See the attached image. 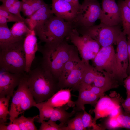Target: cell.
<instances>
[{
	"label": "cell",
	"instance_id": "1",
	"mask_svg": "<svg viewBox=\"0 0 130 130\" xmlns=\"http://www.w3.org/2000/svg\"><path fill=\"white\" fill-rule=\"evenodd\" d=\"M29 88L36 103L47 100L60 90L58 81L41 64L26 73Z\"/></svg>",
	"mask_w": 130,
	"mask_h": 130
},
{
	"label": "cell",
	"instance_id": "2",
	"mask_svg": "<svg viewBox=\"0 0 130 130\" xmlns=\"http://www.w3.org/2000/svg\"><path fill=\"white\" fill-rule=\"evenodd\" d=\"M76 48L65 39L57 44L45 43L43 46H39L38 51L42 56L41 64L58 81L65 65Z\"/></svg>",
	"mask_w": 130,
	"mask_h": 130
},
{
	"label": "cell",
	"instance_id": "3",
	"mask_svg": "<svg viewBox=\"0 0 130 130\" xmlns=\"http://www.w3.org/2000/svg\"><path fill=\"white\" fill-rule=\"evenodd\" d=\"M74 28L72 23L53 14L44 23L34 29L41 42L57 44L62 42Z\"/></svg>",
	"mask_w": 130,
	"mask_h": 130
},
{
	"label": "cell",
	"instance_id": "4",
	"mask_svg": "<svg viewBox=\"0 0 130 130\" xmlns=\"http://www.w3.org/2000/svg\"><path fill=\"white\" fill-rule=\"evenodd\" d=\"M24 41L21 40L0 48V71L16 74L26 73Z\"/></svg>",
	"mask_w": 130,
	"mask_h": 130
},
{
	"label": "cell",
	"instance_id": "5",
	"mask_svg": "<svg viewBox=\"0 0 130 130\" xmlns=\"http://www.w3.org/2000/svg\"><path fill=\"white\" fill-rule=\"evenodd\" d=\"M89 64H85L77 56H72L65 65L58 80L60 89L70 88L78 91L84 73Z\"/></svg>",
	"mask_w": 130,
	"mask_h": 130
},
{
	"label": "cell",
	"instance_id": "6",
	"mask_svg": "<svg viewBox=\"0 0 130 130\" xmlns=\"http://www.w3.org/2000/svg\"><path fill=\"white\" fill-rule=\"evenodd\" d=\"M25 74L12 97L9 124L26 110L35 106L36 103L29 88Z\"/></svg>",
	"mask_w": 130,
	"mask_h": 130
},
{
	"label": "cell",
	"instance_id": "7",
	"mask_svg": "<svg viewBox=\"0 0 130 130\" xmlns=\"http://www.w3.org/2000/svg\"><path fill=\"white\" fill-rule=\"evenodd\" d=\"M121 25L110 26L101 23L98 25L76 29L79 34L88 35L96 41L101 47L116 43L122 30Z\"/></svg>",
	"mask_w": 130,
	"mask_h": 130
},
{
	"label": "cell",
	"instance_id": "8",
	"mask_svg": "<svg viewBox=\"0 0 130 130\" xmlns=\"http://www.w3.org/2000/svg\"><path fill=\"white\" fill-rule=\"evenodd\" d=\"M80 34L74 28L66 37L76 47L79 52L82 61L86 65L89 64V61L95 57L100 48L99 43L90 36Z\"/></svg>",
	"mask_w": 130,
	"mask_h": 130
},
{
	"label": "cell",
	"instance_id": "9",
	"mask_svg": "<svg viewBox=\"0 0 130 130\" xmlns=\"http://www.w3.org/2000/svg\"><path fill=\"white\" fill-rule=\"evenodd\" d=\"M101 8L97 0H84L72 23L74 28L88 27L101 18Z\"/></svg>",
	"mask_w": 130,
	"mask_h": 130
},
{
	"label": "cell",
	"instance_id": "10",
	"mask_svg": "<svg viewBox=\"0 0 130 130\" xmlns=\"http://www.w3.org/2000/svg\"><path fill=\"white\" fill-rule=\"evenodd\" d=\"M92 61V66L97 71L101 72L105 71L118 81L116 54L112 45L101 47Z\"/></svg>",
	"mask_w": 130,
	"mask_h": 130
},
{
	"label": "cell",
	"instance_id": "11",
	"mask_svg": "<svg viewBox=\"0 0 130 130\" xmlns=\"http://www.w3.org/2000/svg\"><path fill=\"white\" fill-rule=\"evenodd\" d=\"M124 100L115 91L111 92L109 96L104 94L101 96L93 110L94 120L96 121L100 118L113 116L121 109L120 104Z\"/></svg>",
	"mask_w": 130,
	"mask_h": 130
},
{
	"label": "cell",
	"instance_id": "12",
	"mask_svg": "<svg viewBox=\"0 0 130 130\" xmlns=\"http://www.w3.org/2000/svg\"><path fill=\"white\" fill-rule=\"evenodd\" d=\"M117 45L116 53L118 70L117 80L120 85L124 84V79L128 76L127 70L129 65L126 35L122 31L116 42Z\"/></svg>",
	"mask_w": 130,
	"mask_h": 130
},
{
	"label": "cell",
	"instance_id": "13",
	"mask_svg": "<svg viewBox=\"0 0 130 130\" xmlns=\"http://www.w3.org/2000/svg\"><path fill=\"white\" fill-rule=\"evenodd\" d=\"M101 23L110 26L122 24L120 10L115 0H102Z\"/></svg>",
	"mask_w": 130,
	"mask_h": 130
},
{
	"label": "cell",
	"instance_id": "14",
	"mask_svg": "<svg viewBox=\"0 0 130 130\" xmlns=\"http://www.w3.org/2000/svg\"><path fill=\"white\" fill-rule=\"evenodd\" d=\"M25 73L16 74L0 71V97L7 96L12 97L14 89L19 85Z\"/></svg>",
	"mask_w": 130,
	"mask_h": 130
},
{
	"label": "cell",
	"instance_id": "15",
	"mask_svg": "<svg viewBox=\"0 0 130 130\" xmlns=\"http://www.w3.org/2000/svg\"><path fill=\"white\" fill-rule=\"evenodd\" d=\"M72 90L70 88L60 89L47 100L41 103L44 106L52 108L62 107L66 110L70 107H74V101L71 100Z\"/></svg>",
	"mask_w": 130,
	"mask_h": 130
},
{
	"label": "cell",
	"instance_id": "16",
	"mask_svg": "<svg viewBox=\"0 0 130 130\" xmlns=\"http://www.w3.org/2000/svg\"><path fill=\"white\" fill-rule=\"evenodd\" d=\"M51 8L52 13L55 16L72 23L78 12L73 6L64 0H52Z\"/></svg>",
	"mask_w": 130,
	"mask_h": 130
},
{
	"label": "cell",
	"instance_id": "17",
	"mask_svg": "<svg viewBox=\"0 0 130 130\" xmlns=\"http://www.w3.org/2000/svg\"><path fill=\"white\" fill-rule=\"evenodd\" d=\"M34 30L25 38L23 47L26 60L25 72H29L31 70L32 64L35 58L36 52L38 51L39 45Z\"/></svg>",
	"mask_w": 130,
	"mask_h": 130
},
{
	"label": "cell",
	"instance_id": "18",
	"mask_svg": "<svg viewBox=\"0 0 130 130\" xmlns=\"http://www.w3.org/2000/svg\"><path fill=\"white\" fill-rule=\"evenodd\" d=\"M78 91L79 92L78 98L74 101L75 106L73 109L76 112L85 110L84 105L86 104L95 106L100 98L87 88L79 87Z\"/></svg>",
	"mask_w": 130,
	"mask_h": 130
},
{
	"label": "cell",
	"instance_id": "19",
	"mask_svg": "<svg viewBox=\"0 0 130 130\" xmlns=\"http://www.w3.org/2000/svg\"><path fill=\"white\" fill-rule=\"evenodd\" d=\"M49 5H46L36 12L30 17L25 19V23L31 30L46 22L53 14Z\"/></svg>",
	"mask_w": 130,
	"mask_h": 130
},
{
	"label": "cell",
	"instance_id": "20",
	"mask_svg": "<svg viewBox=\"0 0 130 130\" xmlns=\"http://www.w3.org/2000/svg\"><path fill=\"white\" fill-rule=\"evenodd\" d=\"M92 85L100 88L105 93L110 89L118 88L120 84L113 75L103 71H98Z\"/></svg>",
	"mask_w": 130,
	"mask_h": 130
},
{
	"label": "cell",
	"instance_id": "21",
	"mask_svg": "<svg viewBox=\"0 0 130 130\" xmlns=\"http://www.w3.org/2000/svg\"><path fill=\"white\" fill-rule=\"evenodd\" d=\"M117 4L120 10L123 32L126 35H130V9L124 0H118Z\"/></svg>",
	"mask_w": 130,
	"mask_h": 130
},
{
	"label": "cell",
	"instance_id": "22",
	"mask_svg": "<svg viewBox=\"0 0 130 130\" xmlns=\"http://www.w3.org/2000/svg\"><path fill=\"white\" fill-rule=\"evenodd\" d=\"M66 110L62 107L54 108L51 114L50 119L56 121H59L60 122L59 125L64 126L69 119L73 116L76 112L73 109L71 112L66 111Z\"/></svg>",
	"mask_w": 130,
	"mask_h": 130
},
{
	"label": "cell",
	"instance_id": "23",
	"mask_svg": "<svg viewBox=\"0 0 130 130\" xmlns=\"http://www.w3.org/2000/svg\"><path fill=\"white\" fill-rule=\"evenodd\" d=\"M13 36L20 40H24L26 37L32 32L23 21L16 22L10 29Z\"/></svg>",
	"mask_w": 130,
	"mask_h": 130
},
{
	"label": "cell",
	"instance_id": "24",
	"mask_svg": "<svg viewBox=\"0 0 130 130\" xmlns=\"http://www.w3.org/2000/svg\"><path fill=\"white\" fill-rule=\"evenodd\" d=\"M39 117L38 115L27 118L22 115L19 117L15 119L13 123L17 124L20 130H37V129L34 121Z\"/></svg>",
	"mask_w": 130,
	"mask_h": 130
},
{
	"label": "cell",
	"instance_id": "25",
	"mask_svg": "<svg viewBox=\"0 0 130 130\" xmlns=\"http://www.w3.org/2000/svg\"><path fill=\"white\" fill-rule=\"evenodd\" d=\"M20 40L13 36L7 25L0 26V48Z\"/></svg>",
	"mask_w": 130,
	"mask_h": 130
},
{
	"label": "cell",
	"instance_id": "26",
	"mask_svg": "<svg viewBox=\"0 0 130 130\" xmlns=\"http://www.w3.org/2000/svg\"><path fill=\"white\" fill-rule=\"evenodd\" d=\"M23 21L20 18L10 12L2 5L0 6V26L7 25L8 22Z\"/></svg>",
	"mask_w": 130,
	"mask_h": 130
},
{
	"label": "cell",
	"instance_id": "27",
	"mask_svg": "<svg viewBox=\"0 0 130 130\" xmlns=\"http://www.w3.org/2000/svg\"><path fill=\"white\" fill-rule=\"evenodd\" d=\"M98 72V71L93 66L90 64L88 65L84 73L79 84L92 85Z\"/></svg>",
	"mask_w": 130,
	"mask_h": 130
},
{
	"label": "cell",
	"instance_id": "28",
	"mask_svg": "<svg viewBox=\"0 0 130 130\" xmlns=\"http://www.w3.org/2000/svg\"><path fill=\"white\" fill-rule=\"evenodd\" d=\"M82 120L84 128L87 130V128H91L92 130H104L105 129L97 125L94 118L85 110L83 111Z\"/></svg>",
	"mask_w": 130,
	"mask_h": 130
},
{
	"label": "cell",
	"instance_id": "29",
	"mask_svg": "<svg viewBox=\"0 0 130 130\" xmlns=\"http://www.w3.org/2000/svg\"><path fill=\"white\" fill-rule=\"evenodd\" d=\"M82 114L78 113L74 118L68 120L66 122L67 126L65 127V130H86L82 121Z\"/></svg>",
	"mask_w": 130,
	"mask_h": 130
},
{
	"label": "cell",
	"instance_id": "30",
	"mask_svg": "<svg viewBox=\"0 0 130 130\" xmlns=\"http://www.w3.org/2000/svg\"><path fill=\"white\" fill-rule=\"evenodd\" d=\"M35 107L38 108L39 111L37 122L41 123L43 121L50 119L53 108L44 106L41 103H36Z\"/></svg>",
	"mask_w": 130,
	"mask_h": 130
},
{
	"label": "cell",
	"instance_id": "31",
	"mask_svg": "<svg viewBox=\"0 0 130 130\" xmlns=\"http://www.w3.org/2000/svg\"><path fill=\"white\" fill-rule=\"evenodd\" d=\"M11 97L7 96L0 97V119L5 122L7 121V116L9 114L8 108L9 101Z\"/></svg>",
	"mask_w": 130,
	"mask_h": 130
},
{
	"label": "cell",
	"instance_id": "32",
	"mask_svg": "<svg viewBox=\"0 0 130 130\" xmlns=\"http://www.w3.org/2000/svg\"><path fill=\"white\" fill-rule=\"evenodd\" d=\"M46 4L44 0H32V3L29 7L23 13L24 16L29 18L38 10Z\"/></svg>",
	"mask_w": 130,
	"mask_h": 130
},
{
	"label": "cell",
	"instance_id": "33",
	"mask_svg": "<svg viewBox=\"0 0 130 130\" xmlns=\"http://www.w3.org/2000/svg\"><path fill=\"white\" fill-rule=\"evenodd\" d=\"M39 130H65V126H62L57 124L55 121L50 119L47 122H41Z\"/></svg>",
	"mask_w": 130,
	"mask_h": 130
},
{
	"label": "cell",
	"instance_id": "34",
	"mask_svg": "<svg viewBox=\"0 0 130 130\" xmlns=\"http://www.w3.org/2000/svg\"><path fill=\"white\" fill-rule=\"evenodd\" d=\"M122 128L130 130V114L121 110L117 117Z\"/></svg>",
	"mask_w": 130,
	"mask_h": 130
},
{
	"label": "cell",
	"instance_id": "35",
	"mask_svg": "<svg viewBox=\"0 0 130 130\" xmlns=\"http://www.w3.org/2000/svg\"><path fill=\"white\" fill-rule=\"evenodd\" d=\"M105 124V128L109 130H114L122 128L117 120V117L109 116Z\"/></svg>",
	"mask_w": 130,
	"mask_h": 130
},
{
	"label": "cell",
	"instance_id": "36",
	"mask_svg": "<svg viewBox=\"0 0 130 130\" xmlns=\"http://www.w3.org/2000/svg\"><path fill=\"white\" fill-rule=\"evenodd\" d=\"M22 7V1L18 0L13 6L7 10L11 13L20 18L25 23V19L20 14Z\"/></svg>",
	"mask_w": 130,
	"mask_h": 130
},
{
	"label": "cell",
	"instance_id": "37",
	"mask_svg": "<svg viewBox=\"0 0 130 130\" xmlns=\"http://www.w3.org/2000/svg\"><path fill=\"white\" fill-rule=\"evenodd\" d=\"M0 130H20L18 126L16 124L12 123L8 125L2 119L0 120Z\"/></svg>",
	"mask_w": 130,
	"mask_h": 130
},
{
	"label": "cell",
	"instance_id": "38",
	"mask_svg": "<svg viewBox=\"0 0 130 130\" xmlns=\"http://www.w3.org/2000/svg\"><path fill=\"white\" fill-rule=\"evenodd\" d=\"M121 104L124 111L128 112L130 110V95L127 96L126 99L124 100Z\"/></svg>",
	"mask_w": 130,
	"mask_h": 130
},
{
	"label": "cell",
	"instance_id": "39",
	"mask_svg": "<svg viewBox=\"0 0 130 130\" xmlns=\"http://www.w3.org/2000/svg\"><path fill=\"white\" fill-rule=\"evenodd\" d=\"M18 0H3L2 5L5 8L8 9L12 6Z\"/></svg>",
	"mask_w": 130,
	"mask_h": 130
},
{
	"label": "cell",
	"instance_id": "40",
	"mask_svg": "<svg viewBox=\"0 0 130 130\" xmlns=\"http://www.w3.org/2000/svg\"><path fill=\"white\" fill-rule=\"evenodd\" d=\"M127 40V52L129 60V65L127 70V73L128 75H130V35H128Z\"/></svg>",
	"mask_w": 130,
	"mask_h": 130
},
{
	"label": "cell",
	"instance_id": "41",
	"mask_svg": "<svg viewBox=\"0 0 130 130\" xmlns=\"http://www.w3.org/2000/svg\"><path fill=\"white\" fill-rule=\"evenodd\" d=\"M124 87L126 89L127 96L130 95V75L126 78L124 81Z\"/></svg>",
	"mask_w": 130,
	"mask_h": 130
},
{
	"label": "cell",
	"instance_id": "42",
	"mask_svg": "<svg viewBox=\"0 0 130 130\" xmlns=\"http://www.w3.org/2000/svg\"><path fill=\"white\" fill-rule=\"evenodd\" d=\"M32 0H22L21 11L23 12L28 9L31 6Z\"/></svg>",
	"mask_w": 130,
	"mask_h": 130
},
{
	"label": "cell",
	"instance_id": "43",
	"mask_svg": "<svg viewBox=\"0 0 130 130\" xmlns=\"http://www.w3.org/2000/svg\"><path fill=\"white\" fill-rule=\"evenodd\" d=\"M68 2L73 6L78 11L79 10L81 4H80L79 0H64Z\"/></svg>",
	"mask_w": 130,
	"mask_h": 130
},
{
	"label": "cell",
	"instance_id": "44",
	"mask_svg": "<svg viewBox=\"0 0 130 130\" xmlns=\"http://www.w3.org/2000/svg\"><path fill=\"white\" fill-rule=\"evenodd\" d=\"M124 1L126 5L130 9V0H125Z\"/></svg>",
	"mask_w": 130,
	"mask_h": 130
},
{
	"label": "cell",
	"instance_id": "45",
	"mask_svg": "<svg viewBox=\"0 0 130 130\" xmlns=\"http://www.w3.org/2000/svg\"><path fill=\"white\" fill-rule=\"evenodd\" d=\"M128 113H129L130 114V110L128 112Z\"/></svg>",
	"mask_w": 130,
	"mask_h": 130
},
{
	"label": "cell",
	"instance_id": "46",
	"mask_svg": "<svg viewBox=\"0 0 130 130\" xmlns=\"http://www.w3.org/2000/svg\"><path fill=\"white\" fill-rule=\"evenodd\" d=\"M3 0H0V1L1 2Z\"/></svg>",
	"mask_w": 130,
	"mask_h": 130
}]
</instances>
